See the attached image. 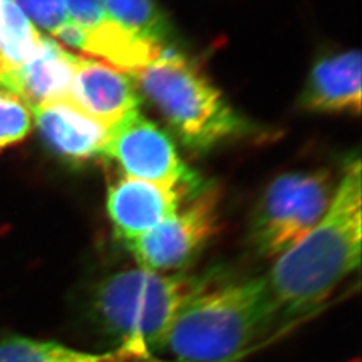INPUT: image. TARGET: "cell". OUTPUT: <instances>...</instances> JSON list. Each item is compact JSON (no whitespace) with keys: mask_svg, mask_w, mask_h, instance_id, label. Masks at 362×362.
I'll list each match as a JSON object with an SVG mask.
<instances>
[{"mask_svg":"<svg viewBox=\"0 0 362 362\" xmlns=\"http://www.w3.org/2000/svg\"><path fill=\"white\" fill-rule=\"evenodd\" d=\"M77 54L42 34L38 52L25 65L0 77V86L22 97L30 106L69 98Z\"/></svg>","mask_w":362,"mask_h":362,"instance_id":"7c38bea8","label":"cell"},{"mask_svg":"<svg viewBox=\"0 0 362 362\" xmlns=\"http://www.w3.org/2000/svg\"><path fill=\"white\" fill-rule=\"evenodd\" d=\"M278 317L264 276L212 285L181 308L158 351L176 362H231Z\"/></svg>","mask_w":362,"mask_h":362,"instance_id":"7a4b0ae2","label":"cell"},{"mask_svg":"<svg viewBox=\"0 0 362 362\" xmlns=\"http://www.w3.org/2000/svg\"><path fill=\"white\" fill-rule=\"evenodd\" d=\"M188 197L124 175L109 185L106 207L118 238L127 243L175 215Z\"/></svg>","mask_w":362,"mask_h":362,"instance_id":"9c48e42d","label":"cell"},{"mask_svg":"<svg viewBox=\"0 0 362 362\" xmlns=\"http://www.w3.org/2000/svg\"><path fill=\"white\" fill-rule=\"evenodd\" d=\"M215 281L214 272L165 274L143 267L117 272L98 287L95 311L119 348L152 353L185 302Z\"/></svg>","mask_w":362,"mask_h":362,"instance_id":"277c9868","label":"cell"},{"mask_svg":"<svg viewBox=\"0 0 362 362\" xmlns=\"http://www.w3.org/2000/svg\"><path fill=\"white\" fill-rule=\"evenodd\" d=\"M103 157L125 176L192 196L203 182L182 161L175 144L153 121L134 110L107 130Z\"/></svg>","mask_w":362,"mask_h":362,"instance_id":"8992f818","label":"cell"},{"mask_svg":"<svg viewBox=\"0 0 362 362\" xmlns=\"http://www.w3.org/2000/svg\"><path fill=\"white\" fill-rule=\"evenodd\" d=\"M361 212V160L356 157L344 169L322 219L264 275L278 317L297 318L318 309L360 269Z\"/></svg>","mask_w":362,"mask_h":362,"instance_id":"6da1fadb","label":"cell"},{"mask_svg":"<svg viewBox=\"0 0 362 362\" xmlns=\"http://www.w3.org/2000/svg\"><path fill=\"white\" fill-rule=\"evenodd\" d=\"M16 4L37 26L52 35L70 21L64 0H16Z\"/></svg>","mask_w":362,"mask_h":362,"instance_id":"e0dca14e","label":"cell"},{"mask_svg":"<svg viewBox=\"0 0 362 362\" xmlns=\"http://www.w3.org/2000/svg\"><path fill=\"white\" fill-rule=\"evenodd\" d=\"M66 101L110 128L139 110L141 98L128 73L101 59L77 54L74 77Z\"/></svg>","mask_w":362,"mask_h":362,"instance_id":"ba28073f","label":"cell"},{"mask_svg":"<svg viewBox=\"0 0 362 362\" xmlns=\"http://www.w3.org/2000/svg\"><path fill=\"white\" fill-rule=\"evenodd\" d=\"M69 18L85 31H93L110 21L101 0H64Z\"/></svg>","mask_w":362,"mask_h":362,"instance_id":"ac0fdd59","label":"cell"},{"mask_svg":"<svg viewBox=\"0 0 362 362\" xmlns=\"http://www.w3.org/2000/svg\"><path fill=\"white\" fill-rule=\"evenodd\" d=\"M0 362H165L152 353L118 348L107 354H89L66 348L55 342H42L22 337L8 338L0 344ZM176 362V361H173Z\"/></svg>","mask_w":362,"mask_h":362,"instance_id":"4fadbf2b","label":"cell"},{"mask_svg":"<svg viewBox=\"0 0 362 362\" xmlns=\"http://www.w3.org/2000/svg\"><path fill=\"white\" fill-rule=\"evenodd\" d=\"M117 25L139 38L164 46L169 37L168 19L155 0H101Z\"/></svg>","mask_w":362,"mask_h":362,"instance_id":"9a60e30c","label":"cell"},{"mask_svg":"<svg viewBox=\"0 0 362 362\" xmlns=\"http://www.w3.org/2000/svg\"><path fill=\"white\" fill-rule=\"evenodd\" d=\"M219 202V189L203 185L175 215L149 233L127 242L128 250L140 267L146 270L167 272L184 269L218 231Z\"/></svg>","mask_w":362,"mask_h":362,"instance_id":"52a82bcc","label":"cell"},{"mask_svg":"<svg viewBox=\"0 0 362 362\" xmlns=\"http://www.w3.org/2000/svg\"><path fill=\"white\" fill-rule=\"evenodd\" d=\"M361 93V54L346 50L329 54L314 64L299 105L315 113L360 115Z\"/></svg>","mask_w":362,"mask_h":362,"instance_id":"8fae6325","label":"cell"},{"mask_svg":"<svg viewBox=\"0 0 362 362\" xmlns=\"http://www.w3.org/2000/svg\"><path fill=\"white\" fill-rule=\"evenodd\" d=\"M327 170L285 173L262 196L251 223L250 240L263 258H278L322 219L336 192Z\"/></svg>","mask_w":362,"mask_h":362,"instance_id":"5b68a950","label":"cell"},{"mask_svg":"<svg viewBox=\"0 0 362 362\" xmlns=\"http://www.w3.org/2000/svg\"><path fill=\"white\" fill-rule=\"evenodd\" d=\"M39 134L52 153L74 164L103 157L107 130L69 101L30 106Z\"/></svg>","mask_w":362,"mask_h":362,"instance_id":"30bf717a","label":"cell"},{"mask_svg":"<svg viewBox=\"0 0 362 362\" xmlns=\"http://www.w3.org/2000/svg\"><path fill=\"white\" fill-rule=\"evenodd\" d=\"M42 34L16 0H0V77L25 65L38 52Z\"/></svg>","mask_w":362,"mask_h":362,"instance_id":"5bb4252c","label":"cell"},{"mask_svg":"<svg viewBox=\"0 0 362 362\" xmlns=\"http://www.w3.org/2000/svg\"><path fill=\"white\" fill-rule=\"evenodd\" d=\"M129 76L191 149L209 151L252 132L203 71L179 52L164 49Z\"/></svg>","mask_w":362,"mask_h":362,"instance_id":"3957f363","label":"cell"},{"mask_svg":"<svg viewBox=\"0 0 362 362\" xmlns=\"http://www.w3.org/2000/svg\"><path fill=\"white\" fill-rule=\"evenodd\" d=\"M33 128V112L26 101L0 86V151L25 140Z\"/></svg>","mask_w":362,"mask_h":362,"instance_id":"2e32d148","label":"cell"}]
</instances>
